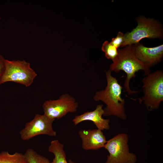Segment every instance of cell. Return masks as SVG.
Wrapping results in <instances>:
<instances>
[{"label":"cell","mask_w":163,"mask_h":163,"mask_svg":"<svg viewBox=\"0 0 163 163\" xmlns=\"http://www.w3.org/2000/svg\"><path fill=\"white\" fill-rule=\"evenodd\" d=\"M103 107L102 104H98L94 110L76 116L72 120L73 124L76 126L83 121H90L93 123L97 129L102 131L109 130L110 128V120L103 118L104 113Z\"/></svg>","instance_id":"11"},{"label":"cell","mask_w":163,"mask_h":163,"mask_svg":"<svg viewBox=\"0 0 163 163\" xmlns=\"http://www.w3.org/2000/svg\"><path fill=\"white\" fill-rule=\"evenodd\" d=\"M101 50L104 53L106 57L111 60L113 62L117 56L118 49L107 41H106L103 43Z\"/></svg>","instance_id":"15"},{"label":"cell","mask_w":163,"mask_h":163,"mask_svg":"<svg viewBox=\"0 0 163 163\" xmlns=\"http://www.w3.org/2000/svg\"><path fill=\"white\" fill-rule=\"evenodd\" d=\"M68 162L69 163H76L75 161H73L71 159H70L69 160Z\"/></svg>","instance_id":"18"},{"label":"cell","mask_w":163,"mask_h":163,"mask_svg":"<svg viewBox=\"0 0 163 163\" xmlns=\"http://www.w3.org/2000/svg\"><path fill=\"white\" fill-rule=\"evenodd\" d=\"M78 106L74 97L66 94L61 95L57 100L45 101L42 106L44 114L51 119L58 120L69 113L76 112Z\"/></svg>","instance_id":"7"},{"label":"cell","mask_w":163,"mask_h":163,"mask_svg":"<svg viewBox=\"0 0 163 163\" xmlns=\"http://www.w3.org/2000/svg\"><path fill=\"white\" fill-rule=\"evenodd\" d=\"M110 70L106 71L107 85L105 88L96 92L93 99L106 104L103 109L104 116H114L122 120L127 118L124 105L125 101L121 96L123 87Z\"/></svg>","instance_id":"1"},{"label":"cell","mask_w":163,"mask_h":163,"mask_svg":"<svg viewBox=\"0 0 163 163\" xmlns=\"http://www.w3.org/2000/svg\"><path fill=\"white\" fill-rule=\"evenodd\" d=\"M128 135L120 133L107 141L104 148L109 153L106 163H136V155L129 151Z\"/></svg>","instance_id":"6"},{"label":"cell","mask_w":163,"mask_h":163,"mask_svg":"<svg viewBox=\"0 0 163 163\" xmlns=\"http://www.w3.org/2000/svg\"><path fill=\"white\" fill-rule=\"evenodd\" d=\"M136 27L130 32L124 34V40L121 47L137 44L142 39L161 38L163 30L161 24L152 18L143 16L138 17Z\"/></svg>","instance_id":"4"},{"label":"cell","mask_w":163,"mask_h":163,"mask_svg":"<svg viewBox=\"0 0 163 163\" xmlns=\"http://www.w3.org/2000/svg\"><path fill=\"white\" fill-rule=\"evenodd\" d=\"M5 69L1 84L11 82L28 87L33 83L37 76L29 63L24 60H9L5 59Z\"/></svg>","instance_id":"5"},{"label":"cell","mask_w":163,"mask_h":163,"mask_svg":"<svg viewBox=\"0 0 163 163\" xmlns=\"http://www.w3.org/2000/svg\"><path fill=\"white\" fill-rule=\"evenodd\" d=\"M48 150L54 155L52 161L53 163H69L66 159V154L64 150V145L58 140L56 139L52 141Z\"/></svg>","instance_id":"12"},{"label":"cell","mask_w":163,"mask_h":163,"mask_svg":"<svg viewBox=\"0 0 163 163\" xmlns=\"http://www.w3.org/2000/svg\"><path fill=\"white\" fill-rule=\"evenodd\" d=\"M78 134L82 141V148L85 150H97L103 147L107 142L102 130L98 129H82Z\"/></svg>","instance_id":"10"},{"label":"cell","mask_w":163,"mask_h":163,"mask_svg":"<svg viewBox=\"0 0 163 163\" xmlns=\"http://www.w3.org/2000/svg\"><path fill=\"white\" fill-rule=\"evenodd\" d=\"M124 40V34L122 32L119 31L117 36L112 39L110 43L113 46L118 48L121 47Z\"/></svg>","instance_id":"16"},{"label":"cell","mask_w":163,"mask_h":163,"mask_svg":"<svg viewBox=\"0 0 163 163\" xmlns=\"http://www.w3.org/2000/svg\"><path fill=\"white\" fill-rule=\"evenodd\" d=\"M24 154L28 163H53L31 148L28 149Z\"/></svg>","instance_id":"14"},{"label":"cell","mask_w":163,"mask_h":163,"mask_svg":"<svg viewBox=\"0 0 163 163\" xmlns=\"http://www.w3.org/2000/svg\"><path fill=\"white\" fill-rule=\"evenodd\" d=\"M5 59L0 55V85L5 69Z\"/></svg>","instance_id":"17"},{"label":"cell","mask_w":163,"mask_h":163,"mask_svg":"<svg viewBox=\"0 0 163 163\" xmlns=\"http://www.w3.org/2000/svg\"><path fill=\"white\" fill-rule=\"evenodd\" d=\"M118 55L114 61L110 66V70L116 73L124 71L126 76L124 82V87L129 95L136 93L137 91H132L129 87L131 79L136 76V72L142 70L146 75L150 73V69L144 65L136 57L133 45H128L123 48L118 49Z\"/></svg>","instance_id":"2"},{"label":"cell","mask_w":163,"mask_h":163,"mask_svg":"<svg viewBox=\"0 0 163 163\" xmlns=\"http://www.w3.org/2000/svg\"><path fill=\"white\" fill-rule=\"evenodd\" d=\"M0 163H28L25 155L21 153L15 152L10 154L8 151L0 152Z\"/></svg>","instance_id":"13"},{"label":"cell","mask_w":163,"mask_h":163,"mask_svg":"<svg viewBox=\"0 0 163 163\" xmlns=\"http://www.w3.org/2000/svg\"><path fill=\"white\" fill-rule=\"evenodd\" d=\"M55 120L44 114L35 115L33 120L27 123L24 128L20 131L21 138L24 141H27L40 135L56 136V133L53 127Z\"/></svg>","instance_id":"8"},{"label":"cell","mask_w":163,"mask_h":163,"mask_svg":"<svg viewBox=\"0 0 163 163\" xmlns=\"http://www.w3.org/2000/svg\"><path fill=\"white\" fill-rule=\"evenodd\" d=\"M136 57L147 67L155 66L162 60L163 56V45L153 47H147L139 43L133 45Z\"/></svg>","instance_id":"9"},{"label":"cell","mask_w":163,"mask_h":163,"mask_svg":"<svg viewBox=\"0 0 163 163\" xmlns=\"http://www.w3.org/2000/svg\"><path fill=\"white\" fill-rule=\"evenodd\" d=\"M143 95L139 98L149 111L158 108L163 101V72L156 70L145 75L142 80Z\"/></svg>","instance_id":"3"}]
</instances>
